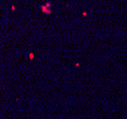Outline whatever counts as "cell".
I'll return each mask as SVG.
<instances>
[{"instance_id": "1", "label": "cell", "mask_w": 127, "mask_h": 119, "mask_svg": "<svg viewBox=\"0 0 127 119\" xmlns=\"http://www.w3.org/2000/svg\"><path fill=\"white\" fill-rule=\"evenodd\" d=\"M50 7H51V4H50V3H47V4H45V5H43V6L41 7V10H42L43 13H51V10L48 9V8H50Z\"/></svg>"}]
</instances>
